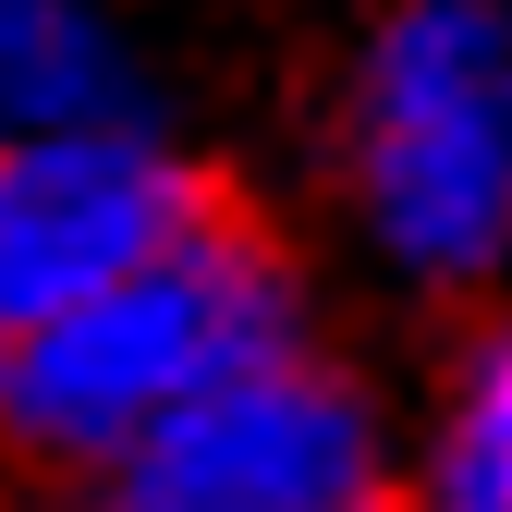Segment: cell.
<instances>
[{"instance_id":"cell-1","label":"cell","mask_w":512,"mask_h":512,"mask_svg":"<svg viewBox=\"0 0 512 512\" xmlns=\"http://www.w3.org/2000/svg\"><path fill=\"white\" fill-rule=\"evenodd\" d=\"M269 354H293V244L232 171H208L147 269H122L110 293L0 354V464L74 500L183 403H208Z\"/></svg>"},{"instance_id":"cell-2","label":"cell","mask_w":512,"mask_h":512,"mask_svg":"<svg viewBox=\"0 0 512 512\" xmlns=\"http://www.w3.org/2000/svg\"><path fill=\"white\" fill-rule=\"evenodd\" d=\"M61 512H427V488L391 476L366 391L293 342L269 366L220 378L208 403H183Z\"/></svg>"},{"instance_id":"cell-3","label":"cell","mask_w":512,"mask_h":512,"mask_svg":"<svg viewBox=\"0 0 512 512\" xmlns=\"http://www.w3.org/2000/svg\"><path fill=\"white\" fill-rule=\"evenodd\" d=\"M196 159H159L135 135H37L0 147V354L37 342L49 317H74L122 269L183 232L196 208Z\"/></svg>"},{"instance_id":"cell-4","label":"cell","mask_w":512,"mask_h":512,"mask_svg":"<svg viewBox=\"0 0 512 512\" xmlns=\"http://www.w3.org/2000/svg\"><path fill=\"white\" fill-rule=\"evenodd\" d=\"M427 512H512V330L476 342L452 427H439V464H427Z\"/></svg>"}]
</instances>
